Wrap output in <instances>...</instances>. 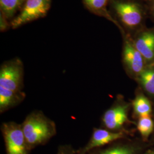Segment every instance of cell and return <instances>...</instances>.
Instances as JSON below:
<instances>
[{"label":"cell","mask_w":154,"mask_h":154,"mask_svg":"<svg viewBox=\"0 0 154 154\" xmlns=\"http://www.w3.org/2000/svg\"><path fill=\"white\" fill-rule=\"evenodd\" d=\"M51 0H26L20 13L11 20L10 26L13 29L43 18L49 11Z\"/></svg>","instance_id":"3"},{"label":"cell","mask_w":154,"mask_h":154,"mask_svg":"<svg viewBox=\"0 0 154 154\" xmlns=\"http://www.w3.org/2000/svg\"><path fill=\"white\" fill-rule=\"evenodd\" d=\"M110 9L123 26L134 30L142 23L144 11L141 5L135 0H110Z\"/></svg>","instance_id":"2"},{"label":"cell","mask_w":154,"mask_h":154,"mask_svg":"<svg viewBox=\"0 0 154 154\" xmlns=\"http://www.w3.org/2000/svg\"><path fill=\"white\" fill-rule=\"evenodd\" d=\"M123 137L122 132H113L103 129H95L91 139L82 151V154H85L91 149L105 146Z\"/></svg>","instance_id":"9"},{"label":"cell","mask_w":154,"mask_h":154,"mask_svg":"<svg viewBox=\"0 0 154 154\" xmlns=\"http://www.w3.org/2000/svg\"><path fill=\"white\" fill-rule=\"evenodd\" d=\"M2 130L5 140L8 154H27L29 147L22 126L14 123L3 125Z\"/></svg>","instance_id":"4"},{"label":"cell","mask_w":154,"mask_h":154,"mask_svg":"<svg viewBox=\"0 0 154 154\" xmlns=\"http://www.w3.org/2000/svg\"><path fill=\"white\" fill-rule=\"evenodd\" d=\"M146 61L154 60V30H147L139 34L133 43Z\"/></svg>","instance_id":"8"},{"label":"cell","mask_w":154,"mask_h":154,"mask_svg":"<svg viewBox=\"0 0 154 154\" xmlns=\"http://www.w3.org/2000/svg\"><path fill=\"white\" fill-rule=\"evenodd\" d=\"M26 0H0L1 15L7 20L13 18L20 11Z\"/></svg>","instance_id":"10"},{"label":"cell","mask_w":154,"mask_h":154,"mask_svg":"<svg viewBox=\"0 0 154 154\" xmlns=\"http://www.w3.org/2000/svg\"><path fill=\"white\" fill-rule=\"evenodd\" d=\"M19 92H15L11 90L0 86V110L3 111L13 106L19 100Z\"/></svg>","instance_id":"12"},{"label":"cell","mask_w":154,"mask_h":154,"mask_svg":"<svg viewBox=\"0 0 154 154\" xmlns=\"http://www.w3.org/2000/svg\"><path fill=\"white\" fill-rule=\"evenodd\" d=\"M132 106L134 112L140 117L149 116L152 110L149 99L142 95H139L135 98L133 100Z\"/></svg>","instance_id":"13"},{"label":"cell","mask_w":154,"mask_h":154,"mask_svg":"<svg viewBox=\"0 0 154 154\" xmlns=\"http://www.w3.org/2000/svg\"></svg>","instance_id":"19"},{"label":"cell","mask_w":154,"mask_h":154,"mask_svg":"<svg viewBox=\"0 0 154 154\" xmlns=\"http://www.w3.org/2000/svg\"><path fill=\"white\" fill-rule=\"evenodd\" d=\"M29 147L46 142L55 134V126L44 115L33 113L28 116L22 125Z\"/></svg>","instance_id":"1"},{"label":"cell","mask_w":154,"mask_h":154,"mask_svg":"<svg viewBox=\"0 0 154 154\" xmlns=\"http://www.w3.org/2000/svg\"><path fill=\"white\" fill-rule=\"evenodd\" d=\"M128 105H120L107 110L103 118L105 126L112 130L120 128L128 119Z\"/></svg>","instance_id":"7"},{"label":"cell","mask_w":154,"mask_h":154,"mask_svg":"<svg viewBox=\"0 0 154 154\" xmlns=\"http://www.w3.org/2000/svg\"><path fill=\"white\" fill-rule=\"evenodd\" d=\"M148 2L150 11L154 17V0H148Z\"/></svg>","instance_id":"17"},{"label":"cell","mask_w":154,"mask_h":154,"mask_svg":"<svg viewBox=\"0 0 154 154\" xmlns=\"http://www.w3.org/2000/svg\"><path fill=\"white\" fill-rule=\"evenodd\" d=\"M139 79L144 89L151 95H154V69H144L139 74Z\"/></svg>","instance_id":"14"},{"label":"cell","mask_w":154,"mask_h":154,"mask_svg":"<svg viewBox=\"0 0 154 154\" xmlns=\"http://www.w3.org/2000/svg\"><path fill=\"white\" fill-rule=\"evenodd\" d=\"M123 62L127 69L133 74H139L144 70V58L131 41L126 38L123 51Z\"/></svg>","instance_id":"6"},{"label":"cell","mask_w":154,"mask_h":154,"mask_svg":"<svg viewBox=\"0 0 154 154\" xmlns=\"http://www.w3.org/2000/svg\"><path fill=\"white\" fill-rule=\"evenodd\" d=\"M144 154H154V151L149 149V150H148L147 151H146Z\"/></svg>","instance_id":"18"},{"label":"cell","mask_w":154,"mask_h":154,"mask_svg":"<svg viewBox=\"0 0 154 154\" xmlns=\"http://www.w3.org/2000/svg\"><path fill=\"white\" fill-rule=\"evenodd\" d=\"M153 121L149 116L140 117L138 123V131L144 139L149 138L154 130Z\"/></svg>","instance_id":"15"},{"label":"cell","mask_w":154,"mask_h":154,"mask_svg":"<svg viewBox=\"0 0 154 154\" xmlns=\"http://www.w3.org/2000/svg\"><path fill=\"white\" fill-rule=\"evenodd\" d=\"M23 79V65L19 59L6 62L1 67L0 86L19 92Z\"/></svg>","instance_id":"5"},{"label":"cell","mask_w":154,"mask_h":154,"mask_svg":"<svg viewBox=\"0 0 154 154\" xmlns=\"http://www.w3.org/2000/svg\"><path fill=\"white\" fill-rule=\"evenodd\" d=\"M84 6L93 14L110 18L107 11V6L110 0H82Z\"/></svg>","instance_id":"11"},{"label":"cell","mask_w":154,"mask_h":154,"mask_svg":"<svg viewBox=\"0 0 154 154\" xmlns=\"http://www.w3.org/2000/svg\"><path fill=\"white\" fill-rule=\"evenodd\" d=\"M138 149L132 145H121L106 149L99 154H137Z\"/></svg>","instance_id":"16"}]
</instances>
